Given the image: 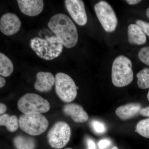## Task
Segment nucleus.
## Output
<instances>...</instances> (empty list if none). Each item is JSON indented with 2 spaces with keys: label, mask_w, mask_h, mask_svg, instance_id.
<instances>
[{
  "label": "nucleus",
  "mask_w": 149,
  "mask_h": 149,
  "mask_svg": "<svg viewBox=\"0 0 149 149\" xmlns=\"http://www.w3.org/2000/svg\"><path fill=\"white\" fill-rule=\"evenodd\" d=\"M48 26L65 47L72 48L77 44L78 39L77 27L66 15L58 13L52 16Z\"/></svg>",
  "instance_id": "nucleus-1"
},
{
  "label": "nucleus",
  "mask_w": 149,
  "mask_h": 149,
  "mask_svg": "<svg viewBox=\"0 0 149 149\" xmlns=\"http://www.w3.org/2000/svg\"><path fill=\"white\" fill-rule=\"evenodd\" d=\"M30 46L40 58L51 61L58 57L62 52L63 45L55 35L45 39L35 37L30 40Z\"/></svg>",
  "instance_id": "nucleus-2"
},
{
  "label": "nucleus",
  "mask_w": 149,
  "mask_h": 149,
  "mask_svg": "<svg viewBox=\"0 0 149 149\" xmlns=\"http://www.w3.org/2000/svg\"><path fill=\"white\" fill-rule=\"evenodd\" d=\"M131 60L127 57L120 55L113 63L111 80L113 84L118 88L125 87L133 81V72Z\"/></svg>",
  "instance_id": "nucleus-3"
},
{
  "label": "nucleus",
  "mask_w": 149,
  "mask_h": 149,
  "mask_svg": "<svg viewBox=\"0 0 149 149\" xmlns=\"http://www.w3.org/2000/svg\"><path fill=\"white\" fill-rule=\"evenodd\" d=\"M18 109L24 114H42L49 110V103L46 99L34 93H27L17 102Z\"/></svg>",
  "instance_id": "nucleus-4"
},
{
  "label": "nucleus",
  "mask_w": 149,
  "mask_h": 149,
  "mask_svg": "<svg viewBox=\"0 0 149 149\" xmlns=\"http://www.w3.org/2000/svg\"><path fill=\"white\" fill-rule=\"evenodd\" d=\"M18 121L20 129L31 136L42 134L49 126V121L42 114H23L19 116Z\"/></svg>",
  "instance_id": "nucleus-5"
},
{
  "label": "nucleus",
  "mask_w": 149,
  "mask_h": 149,
  "mask_svg": "<svg viewBox=\"0 0 149 149\" xmlns=\"http://www.w3.org/2000/svg\"><path fill=\"white\" fill-rule=\"evenodd\" d=\"M55 91L63 101L70 102L77 96V89L74 80L68 74L59 72L55 75Z\"/></svg>",
  "instance_id": "nucleus-6"
},
{
  "label": "nucleus",
  "mask_w": 149,
  "mask_h": 149,
  "mask_svg": "<svg viewBox=\"0 0 149 149\" xmlns=\"http://www.w3.org/2000/svg\"><path fill=\"white\" fill-rule=\"evenodd\" d=\"M71 136V129L69 125L63 121H59L49 130L48 142L54 148L61 149L66 146Z\"/></svg>",
  "instance_id": "nucleus-7"
},
{
  "label": "nucleus",
  "mask_w": 149,
  "mask_h": 149,
  "mask_svg": "<svg viewBox=\"0 0 149 149\" xmlns=\"http://www.w3.org/2000/svg\"><path fill=\"white\" fill-rule=\"evenodd\" d=\"M97 17L106 32H112L116 30L118 19L111 6L105 1H102L94 6Z\"/></svg>",
  "instance_id": "nucleus-8"
},
{
  "label": "nucleus",
  "mask_w": 149,
  "mask_h": 149,
  "mask_svg": "<svg viewBox=\"0 0 149 149\" xmlns=\"http://www.w3.org/2000/svg\"><path fill=\"white\" fill-rule=\"evenodd\" d=\"M65 4L70 15L76 23L84 26L88 22L85 5L82 0H65Z\"/></svg>",
  "instance_id": "nucleus-9"
},
{
  "label": "nucleus",
  "mask_w": 149,
  "mask_h": 149,
  "mask_svg": "<svg viewBox=\"0 0 149 149\" xmlns=\"http://www.w3.org/2000/svg\"><path fill=\"white\" fill-rule=\"evenodd\" d=\"M21 26V22L18 17L13 13L4 14L0 19V30L4 35L11 36L18 32Z\"/></svg>",
  "instance_id": "nucleus-10"
},
{
  "label": "nucleus",
  "mask_w": 149,
  "mask_h": 149,
  "mask_svg": "<svg viewBox=\"0 0 149 149\" xmlns=\"http://www.w3.org/2000/svg\"><path fill=\"white\" fill-rule=\"evenodd\" d=\"M17 1L21 12L27 16H37L44 8L42 0H17Z\"/></svg>",
  "instance_id": "nucleus-11"
},
{
  "label": "nucleus",
  "mask_w": 149,
  "mask_h": 149,
  "mask_svg": "<svg viewBox=\"0 0 149 149\" xmlns=\"http://www.w3.org/2000/svg\"><path fill=\"white\" fill-rule=\"evenodd\" d=\"M55 83V77L50 72H39L36 74L34 84L35 90L42 93L49 92Z\"/></svg>",
  "instance_id": "nucleus-12"
},
{
  "label": "nucleus",
  "mask_w": 149,
  "mask_h": 149,
  "mask_svg": "<svg viewBox=\"0 0 149 149\" xmlns=\"http://www.w3.org/2000/svg\"><path fill=\"white\" fill-rule=\"evenodd\" d=\"M63 111L66 115L71 118L74 122L84 123L88 119V113L81 106L77 104H67L63 108Z\"/></svg>",
  "instance_id": "nucleus-13"
},
{
  "label": "nucleus",
  "mask_w": 149,
  "mask_h": 149,
  "mask_svg": "<svg viewBox=\"0 0 149 149\" xmlns=\"http://www.w3.org/2000/svg\"><path fill=\"white\" fill-rule=\"evenodd\" d=\"M142 108L141 104L132 103L118 107L116 110V113L120 119L126 120L140 113Z\"/></svg>",
  "instance_id": "nucleus-14"
},
{
  "label": "nucleus",
  "mask_w": 149,
  "mask_h": 149,
  "mask_svg": "<svg viewBox=\"0 0 149 149\" xmlns=\"http://www.w3.org/2000/svg\"><path fill=\"white\" fill-rule=\"evenodd\" d=\"M128 41L132 45H143L146 43L147 37L141 27L136 24H131L128 28Z\"/></svg>",
  "instance_id": "nucleus-15"
},
{
  "label": "nucleus",
  "mask_w": 149,
  "mask_h": 149,
  "mask_svg": "<svg viewBox=\"0 0 149 149\" xmlns=\"http://www.w3.org/2000/svg\"><path fill=\"white\" fill-rule=\"evenodd\" d=\"M14 67L12 62L6 55L0 53V74L3 77L10 76L13 72Z\"/></svg>",
  "instance_id": "nucleus-16"
},
{
  "label": "nucleus",
  "mask_w": 149,
  "mask_h": 149,
  "mask_svg": "<svg viewBox=\"0 0 149 149\" xmlns=\"http://www.w3.org/2000/svg\"><path fill=\"white\" fill-rule=\"evenodd\" d=\"M0 125L5 126L11 132L16 131L18 128V118L15 115L10 116L4 114L0 117Z\"/></svg>",
  "instance_id": "nucleus-17"
},
{
  "label": "nucleus",
  "mask_w": 149,
  "mask_h": 149,
  "mask_svg": "<svg viewBox=\"0 0 149 149\" xmlns=\"http://www.w3.org/2000/svg\"><path fill=\"white\" fill-rule=\"evenodd\" d=\"M14 143L17 149H34L35 146L34 139L22 136H16L14 139Z\"/></svg>",
  "instance_id": "nucleus-18"
},
{
  "label": "nucleus",
  "mask_w": 149,
  "mask_h": 149,
  "mask_svg": "<svg viewBox=\"0 0 149 149\" xmlns=\"http://www.w3.org/2000/svg\"><path fill=\"white\" fill-rule=\"evenodd\" d=\"M138 84L139 88L141 89L149 88V69L145 68L137 74Z\"/></svg>",
  "instance_id": "nucleus-19"
},
{
  "label": "nucleus",
  "mask_w": 149,
  "mask_h": 149,
  "mask_svg": "<svg viewBox=\"0 0 149 149\" xmlns=\"http://www.w3.org/2000/svg\"><path fill=\"white\" fill-rule=\"evenodd\" d=\"M135 131L143 137L149 139V118L140 120L136 125Z\"/></svg>",
  "instance_id": "nucleus-20"
},
{
  "label": "nucleus",
  "mask_w": 149,
  "mask_h": 149,
  "mask_svg": "<svg viewBox=\"0 0 149 149\" xmlns=\"http://www.w3.org/2000/svg\"><path fill=\"white\" fill-rule=\"evenodd\" d=\"M91 125L94 132L97 134H102L105 133L107 128L102 122L93 120L91 122Z\"/></svg>",
  "instance_id": "nucleus-21"
},
{
  "label": "nucleus",
  "mask_w": 149,
  "mask_h": 149,
  "mask_svg": "<svg viewBox=\"0 0 149 149\" xmlns=\"http://www.w3.org/2000/svg\"><path fill=\"white\" fill-rule=\"evenodd\" d=\"M138 56L141 61L149 66V47L141 48Z\"/></svg>",
  "instance_id": "nucleus-22"
},
{
  "label": "nucleus",
  "mask_w": 149,
  "mask_h": 149,
  "mask_svg": "<svg viewBox=\"0 0 149 149\" xmlns=\"http://www.w3.org/2000/svg\"><path fill=\"white\" fill-rule=\"evenodd\" d=\"M136 24L141 27L145 35L149 37V23L141 20H137L136 21Z\"/></svg>",
  "instance_id": "nucleus-23"
},
{
  "label": "nucleus",
  "mask_w": 149,
  "mask_h": 149,
  "mask_svg": "<svg viewBox=\"0 0 149 149\" xmlns=\"http://www.w3.org/2000/svg\"><path fill=\"white\" fill-rule=\"evenodd\" d=\"M111 144V142L108 139H103L99 141L98 146L100 149H106Z\"/></svg>",
  "instance_id": "nucleus-24"
},
{
  "label": "nucleus",
  "mask_w": 149,
  "mask_h": 149,
  "mask_svg": "<svg viewBox=\"0 0 149 149\" xmlns=\"http://www.w3.org/2000/svg\"><path fill=\"white\" fill-rule=\"evenodd\" d=\"M87 144L88 149H97L95 143L92 139H87Z\"/></svg>",
  "instance_id": "nucleus-25"
},
{
  "label": "nucleus",
  "mask_w": 149,
  "mask_h": 149,
  "mask_svg": "<svg viewBox=\"0 0 149 149\" xmlns=\"http://www.w3.org/2000/svg\"><path fill=\"white\" fill-rule=\"evenodd\" d=\"M140 114L143 116L149 117V106L142 108L140 112Z\"/></svg>",
  "instance_id": "nucleus-26"
},
{
  "label": "nucleus",
  "mask_w": 149,
  "mask_h": 149,
  "mask_svg": "<svg viewBox=\"0 0 149 149\" xmlns=\"http://www.w3.org/2000/svg\"><path fill=\"white\" fill-rule=\"evenodd\" d=\"M7 109V107L4 104L1 103L0 104V114H3L6 111Z\"/></svg>",
  "instance_id": "nucleus-27"
},
{
  "label": "nucleus",
  "mask_w": 149,
  "mask_h": 149,
  "mask_svg": "<svg viewBox=\"0 0 149 149\" xmlns=\"http://www.w3.org/2000/svg\"><path fill=\"white\" fill-rule=\"evenodd\" d=\"M128 4L130 5H133L137 4L141 2V0H127L126 1Z\"/></svg>",
  "instance_id": "nucleus-28"
},
{
  "label": "nucleus",
  "mask_w": 149,
  "mask_h": 149,
  "mask_svg": "<svg viewBox=\"0 0 149 149\" xmlns=\"http://www.w3.org/2000/svg\"><path fill=\"white\" fill-rule=\"evenodd\" d=\"M6 81L4 77L1 76L0 77V88H2L5 85Z\"/></svg>",
  "instance_id": "nucleus-29"
},
{
  "label": "nucleus",
  "mask_w": 149,
  "mask_h": 149,
  "mask_svg": "<svg viewBox=\"0 0 149 149\" xmlns=\"http://www.w3.org/2000/svg\"><path fill=\"white\" fill-rule=\"evenodd\" d=\"M146 15L148 18L149 19V8L147 9L146 10Z\"/></svg>",
  "instance_id": "nucleus-30"
},
{
  "label": "nucleus",
  "mask_w": 149,
  "mask_h": 149,
  "mask_svg": "<svg viewBox=\"0 0 149 149\" xmlns=\"http://www.w3.org/2000/svg\"><path fill=\"white\" fill-rule=\"evenodd\" d=\"M111 149H118V148L116 146H113L111 148Z\"/></svg>",
  "instance_id": "nucleus-31"
},
{
  "label": "nucleus",
  "mask_w": 149,
  "mask_h": 149,
  "mask_svg": "<svg viewBox=\"0 0 149 149\" xmlns=\"http://www.w3.org/2000/svg\"><path fill=\"white\" fill-rule=\"evenodd\" d=\"M147 98H148V100L149 102V92L148 93V95H147Z\"/></svg>",
  "instance_id": "nucleus-32"
},
{
  "label": "nucleus",
  "mask_w": 149,
  "mask_h": 149,
  "mask_svg": "<svg viewBox=\"0 0 149 149\" xmlns=\"http://www.w3.org/2000/svg\"><path fill=\"white\" fill-rule=\"evenodd\" d=\"M64 149H72V148H66Z\"/></svg>",
  "instance_id": "nucleus-33"
}]
</instances>
